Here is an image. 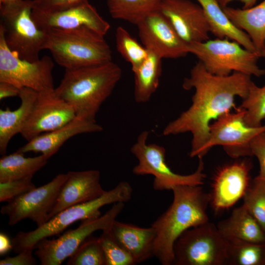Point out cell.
<instances>
[{
	"mask_svg": "<svg viewBox=\"0 0 265 265\" xmlns=\"http://www.w3.org/2000/svg\"><path fill=\"white\" fill-rule=\"evenodd\" d=\"M252 82L250 76L238 72L225 76L212 74L199 61L182 85L185 90L194 89L192 104L166 125L163 135L190 132L192 138L189 156L198 157L209 139L212 121L231 111L235 106V97L245 99Z\"/></svg>",
	"mask_w": 265,
	"mask_h": 265,
	"instance_id": "cell-1",
	"label": "cell"
},
{
	"mask_svg": "<svg viewBox=\"0 0 265 265\" xmlns=\"http://www.w3.org/2000/svg\"><path fill=\"white\" fill-rule=\"evenodd\" d=\"M172 190V204L151 226L156 233L153 255L162 265H173L174 244L184 232L209 221L210 195L201 186H179Z\"/></svg>",
	"mask_w": 265,
	"mask_h": 265,
	"instance_id": "cell-2",
	"label": "cell"
},
{
	"mask_svg": "<svg viewBox=\"0 0 265 265\" xmlns=\"http://www.w3.org/2000/svg\"><path fill=\"white\" fill-rule=\"evenodd\" d=\"M65 70L60 83L54 89L55 94L68 103L77 115L96 120L101 106L122 77L121 68L112 60Z\"/></svg>",
	"mask_w": 265,
	"mask_h": 265,
	"instance_id": "cell-3",
	"label": "cell"
},
{
	"mask_svg": "<svg viewBox=\"0 0 265 265\" xmlns=\"http://www.w3.org/2000/svg\"><path fill=\"white\" fill-rule=\"evenodd\" d=\"M44 49L65 69L112 61V52L104 35L87 27L45 30Z\"/></svg>",
	"mask_w": 265,
	"mask_h": 265,
	"instance_id": "cell-4",
	"label": "cell"
},
{
	"mask_svg": "<svg viewBox=\"0 0 265 265\" xmlns=\"http://www.w3.org/2000/svg\"><path fill=\"white\" fill-rule=\"evenodd\" d=\"M132 188L127 182H120L115 187L106 191L93 200L69 207L33 231L20 232L12 239L13 249L16 253L34 249L41 239L59 234L68 226L79 220L95 219L101 216L100 209L106 205L126 202L132 196Z\"/></svg>",
	"mask_w": 265,
	"mask_h": 265,
	"instance_id": "cell-5",
	"label": "cell"
},
{
	"mask_svg": "<svg viewBox=\"0 0 265 265\" xmlns=\"http://www.w3.org/2000/svg\"><path fill=\"white\" fill-rule=\"evenodd\" d=\"M33 0L0 4V32L9 50L20 58L34 62L44 50L47 34L32 17Z\"/></svg>",
	"mask_w": 265,
	"mask_h": 265,
	"instance_id": "cell-6",
	"label": "cell"
},
{
	"mask_svg": "<svg viewBox=\"0 0 265 265\" xmlns=\"http://www.w3.org/2000/svg\"><path fill=\"white\" fill-rule=\"evenodd\" d=\"M187 50L215 75L225 76L234 72L257 77L265 75V69L258 65L259 53L248 50L227 38L191 43L187 45Z\"/></svg>",
	"mask_w": 265,
	"mask_h": 265,
	"instance_id": "cell-7",
	"label": "cell"
},
{
	"mask_svg": "<svg viewBox=\"0 0 265 265\" xmlns=\"http://www.w3.org/2000/svg\"><path fill=\"white\" fill-rule=\"evenodd\" d=\"M149 132H142L131 148L138 160L132 173L138 176L151 175L154 177L153 188L156 190H172L179 186H201L206 175L203 172L202 158H198V167L193 173L181 175L173 171L165 160V149L159 145L148 143Z\"/></svg>",
	"mask_w": 265,
	"mask_h": 265,
	"instance_id": "cell-8",
	"label": "cell"
},
{
	"mask_svg": "<svg viewBox=\"0 0 265 265\" xmlns=\"http://www.w3.org/2000/svg\"><path fill=\"white\" fill-rule=\"evenodd\" d=\"M228 240L208 221L184 232L174 246L175 265H227Z\"/></svg>",
	"mask_w": 265,
	"mask_h": 265,
	"instance_id": "cell-9",
	"label": "cell"
},
{
	"mask_svg": "<svg viewBox=\"0 0 265 265\" xmlns=\"http://www.w3.org/2000/svg\"><path fill=\"white\" fill-rule=\"evenodd\" d=\"M124 207V202L114 203L104 215L82 221L77 228L69 230L55 239L44 238L35 245V254L41 265H60L69 258L80 245L98 230L110 229L113 222Z\"/></svg>",
	"mask_w": 265,
	"mask_h": 265,
	"instance_id": "cell-10",
	"label": "cell"
},
{
	"mask_svg": "<svg viewBox=\"0 0 265 265\" xmlns=\"http://www.w3.org/2000/svg\"><path fill=\"white\" fill-rule=\"evenodd\" d=\"M244 114V110L238 107L234 112L225 113L211 124L209 139L198 158H203L211 148L217 145L222 146L233 158L252 156L251 142L257 135L265 132V125L248 126Z\"/></svg>",
	"mask_w": 265,
	"mask_h": 265,
	"instance_id": "cell-11",
	"label": "cell"
},
{
	"mask_svg": "<svg viewBox=\"0 0 265 265\" xmlns=\"http://www.w3.org/2000/svg\"><path fill=\"white\" fill-rule=\"evenodd\" d=\"M53 67V62L48 56L34 62L20 58L9 50L0 32V82L37 92L53 90L55 89L52 75Z\"/></svg>",
	"mask_w": 265,
	"mask_h": 265,
	"instance_id": "cell-12",
	"label": "cell"
},
{
	"mask_svg": "<svg viewBox=\"0 0 265 265\" xmlns=\"http://www.w3.org/2000/svg\"><path fill=\"white\" fill-rule=\"evenodd\" d=\"M66 177V173H60L48 183L30 190L2 206L0 212L8 216V225H15L25 219L31 220L37 227L47 222Z\"/></svg>",
	"mask_w": 265,
	"mask_h": 265,
	"instance_id": "cell-13",
	"label": "cell"
},
{
	"mask_svg": "<svg viewBox=\"0 0 265 265\" xmlns=\"http://www.w3.org/2000/svg\"><path fill=\"white\" fill-rule=\"evenodd\" d=\"M76 115L74 108L58 97L54 89L38 92L30 114L20 133L29 141L42 133L61 127Z\"/></svg>",
	"mask_w": 265,
	"mask_h": 265,
	"instance_id": "cell-14",
	"label": "cell"
},
{
	"mask_svg": "<svg viewBox=\"0 0 265 265\" xmlns=\"http://www.w3.org/2000/svg\"><path fill=\"white\" fill-rule=\"evenodd\" d=\"M136 26L143 45L162 59H176L188 53L187 45L159 11L148 15Z\"/></svg>",
	"mask_w": 265,
	"mask_h": 265,
	"instance_id": "cell-15",
	"label": "cell"
},
{
	"mask_svg": "<svg viewBox=\"0 0 265 265\" xmlns=\"http://www.w3.org/2000/svg\"><path fill=\"white\" fill-rule=\"evenodd\" d=\"M159 11L187 45L209 39V26L199 4L189 0H162Z\"/></svg>",
	"mask_w": 265,
	"mask_h": 265,
	"instance_id": "cell-16",
	"label": "cell"
},
{
	"mask_svg": "<svg viewBox=\"0 0 265 265\" xmlns=\"http://www.w3.org/2000/svg\"><path fill=\"white\" fill-rule=\"evenodd\" d=\"M32 17L38 27L44 31L84 26L105 36L110 27L88 0L71 8L53 12H45L33 8Z\"/></svg>",
	"mask_w": 265,
	"mask_h": 265,
	"instance_id": "cell-17",
	"label": "cell"
},
{
	"mask_svg": "<svg viewBox=\"0 0 265 265\" xmlns=\"http://www.w3.org/2000/svg\"><path fill=\"white\" fill-rule=\"evenodd\" d=\"M248 164L235 162L221 168L214 179L210 195V204L217 212L233 206L243 198L250 186Z\"/></svg>",
	"mask_w": 265,
	"mask_h": 265,
	"instance_id": "cell-18",
	"label": "cell"
},
{
	"mask_svg": "<svg viewBox=\"0 0 265 265\" xmlns=\"http://www.w3.org/2000/svg\"><path fill=\"white\" fill-rule=\"evenodd\" d=\"M66 174L49 220L62 211L96 199L106 191L100 184V172L97 170L69 171Z\"/></svg>",
	"mask_w": 265,
	"mask_h": 265,
	"instance_id": "cell-19",
	"label": "cell"
},
{
	"mask_svg": "<svg viewBox=\"0 0 265 265\" xmlns=\"http://www.w3.org/2000/svg\"><path fill=\"white\" fill-rule=\"evenodd\" d=\"M103 127L96 120L77 115L71 121L53 131L33 138L17 151L22 153H41L49 158L55 154L69 139L81 133L101 132Z\"/></svg>",
	"mask_w": 265,
	"mask_h": 265,
	"instance_id": "cell-20",
	"label": "cell"
},
{
	"mask_svg": "<svg viewBox=\"0 0 265 265\" xmlns=\"http://www.w3.org/2000/svg\"><path fill=\"white\" fill-rule=\"evenodd\" d=\"M109 231L118 243L131 255L136 264L154 256L156 233L152 226L140 227L115 220Z\"/></svg>",
	"mask_w": 265,
	"mask_h": 265,
	"instance_id": "cell-21",
	"label": "cell"
},
{
	"mask_svg": "<svg viewBox=\"0 0 265 265\" xmlns=\"http://www.w3.org/2000/svg\"><path fill=\"white\" fill-rule=\"evenodd\" d=\"M38 92L28 88L21 89L19 107L14 110L0 109V153L5 155L8 143L17 133H21L30 114Z\"/></svg>",
	"mask_w": 265,
	"mask_h": 265,
	"instance_id": "cell-22",
	"label": "cell"
},
{
	"mask_svg": "<svg viewBox=\"0 0 265 265\" xmlns=\"http://www.w3.org/2000/svg\"><path fill=\"white\" fill-rule=\"evenodd\" d=\"M216 226L227 240L265 243V231L243 205L235 209L227 218Z\"/></svg>",
	"mask_w": 265,
	"mask_h": 265,
	"instance_id": "cell-23",
	"label": "cell"
},
{
	"mask_svg": "<svg viewBox=\"0 0 265 265\" xmlns=\"http://www.w3.org/2000/svg\"><path fill=\"white\" fill-rule=\"evenodd\" d=\"M196 0L202 7L210 32L214 36L217 38H227L236 41L248 50L258 52L247 34L230 20L217 0Z\"/></svg>",
	"mask_w": 265,
	"mask_h": 265,
	"instance_id": "cell-24",
	"label": "cell"
},
{
	"mask_svg": "<svg viewBox=\"0 0 265 265\" xmlns=\"http://www.w3.org/2000/svg\"><path fill=\"white\" fill-rule=\"evenodd\" d=\"M230 20L250 37L260 53L265 46V0L248 8H222Z\"/></svg>",
	"mask_w": 265,
	"mask_h": 265,
	"instance_id": "cell-25",
	"label": "cell"
},
{
	"mask_svg": "<svg viewBox=\"0 0 265 265\" xmlns=\"http://www.w3.org/2000/svg\"><path fill=\"white\" fill-rule=\"evenodd\" d=\"M146 59L134 74V98L136 103L149 102L159 85L162 72V58L149 52Z\"/></svg>",
	"mask_w": 265,
	"mask_h": 265,
	"instance_id": "cell-26",
	"label": "cell"
},
{
	"mask_svg": "<svg viewBox=\"0 0 265 265\" xmlns=\"http://www.w3.org/2000/svg\"><path fill=\"white\" fill-rule=\"evenodd\" d=\"M17 151L0 159V183L33 177L44 166L50 158L43 154L34 157H25Z\"/></svg>",
	"mask_w": 265,
	"mask_h": 265,
	"instance_id": "cell-27",
	"label": "cell"
},
{
	"mask_svg": "<svg viewBox=\"0 0 265 265\" xmlns=\"http://www.w3.org/2000/svg\"><path fill=\"white\" fill-rule=\"evenodd\" d=\"M162 0H106L108 10L115 19L137 25L150 14L159 11Z\"/></svg>",
	"mask_w": 265,
	"mask_h": 265,
	"instance_id": "cell-28",
	"label": "cell"
},
{
	"mask_svg": "<svg viewBox=\"0 0 265 265\" xmlns=\"http://www.w3.org/2000/svg\"><path fill=\"white\" fill-rule=\"evenodd\" d=\"M227 240V265H265V243L238 239Z\"/></svg>",
	"mask_w": 265,
	"mask_h": 265,
	"instance_id": "cell-29",
	"label": "cell"
},
{
	"mask_svg": "<svg viewBox=\"0 0 265 265\" xmlns=\"http://www.w3.org/2000/svg\"><path fill=\"white\" fill-rule=\"evenodd\" d=\"M115 36L117 51L130 63L132 71H134L146 59L148 50L121 26L116 29Z\"/></svg>",
	"mask_w": 265,
	"mask_h": 265,
	"instance_id": "cell-30",
	"label": "cell"
},
{
	"mask_svg": "<svg viewBox=\"0 0 265 265\" xmlns=\"http://www.w3.org/2000/svg\"><path fill=\"white\" fill-rule=\"evenodd\" d=\"M245 111L244 119L250 127L261 126L265 119V85L257 86L253 82L250 85L246 97L239 106Z\"/></svg>",
	"mask_w": 265,
	"mask_h": 265,
	"instance_id": "cell-31",
	"label": "cell"
},
{
	"mask_svg": "<svg viewBox=\"0 0 265 265\" xmlns=\"http://www.w3.org/2000/svg\"><path fill=\"white\" fill-rule=\"evenodd\" d=\"M243 199L242 205L265 232V182L256 177Z\"/></svg>",
	"mask_w": 265,
	"mask_h": 265,
	"instance_id": "cell-32",
	"label": "cell"
},
{
	"mask_svg": "<svg viewBox=\"0 0 265 265\" xmlns=\"http://www.w3.org/2000/svg\"><path fill=\"white\" fill-rule=\"evenodd\" d=\"M68 265H106L99 238H87L69 257Z\"/></svg>",
	"mask_w": 265,
	"mask_h": 265,
	"instance_id": "cell-33",
	"label": "cell"
},
{
	"mask_svg": "<svg viewBox=\"0 0 265 265\" xmlns=\"http://www.w3.org/2000/svg\"><path fill=\"white\" fill-rule=\"evenodd\" d=\"M99 238L106 265H136L131 255L118 243L109 230L102 231Z\"/></svg>",
	"mask_w": 265,
	"mask_h": 265,
	"instance_id": "cell-34",
	"label": "cell"
},
{
	"mask_svg": "<svg viewBox=\"0 0 265 265\" xmlns=\"http://www.w3.org/2000/svg\"><path fill=\"white\" fill-rule=\"evenodd\" d=\"M32 177L0 183V202H8L35 188Z\"/></svg>",
	"mask_w": 265,
	"mask_h": 265,
	"instance_id": "cell-35",
	"label": "cell"
},
{
	"mask_svg": "<svg viewBox=\"0 0 265 265\" xmlns=\"http://www.w3.org/2000/svg\"><path fill=\"white\" fill-rule=\"evenodd\" d=\"M88 0H33V8L45 12L66 10L79 5Z\"/></svg>",
	"mask_w": 265,
	"mask_h": 265,
	"instance_id": "cell-36",
	"label": "cell"
},
{
	"mask_svg": "<svg viewBox=\"0 0 265 265\" xmlns=\"http://www.w3.org/2000/svg\"><path fill=\"white\" fill-rule=\"evenodd\" d=\"M250 148L252 156H256L260 165L256 177L265 182V132L258 134L252 140Z\"/></svg>",
	"mask_w": 265,
	"mask_h": 265,
	"instance_id": "cell-37",
	"label": "cell"
},
{
	"mask_svg": "<svg viewBox=\"0 0 265 265\" xmlns=\"http://www.w3.org/2000/svg\"><path fill=\"white\" fill-rule=\"evenodd\" d=\"M33 249H25L11 257H7L0 261V265H34L36 261L32 256Z\"/></svg>",
	"mask_w": 265,
	"mask_h": 265,
	"instance_id": "cell-38",
	"label": "cell"
},
{
	"mask_svg": "<svg viewBox=\"0 0 265 265\" xmlns=\"http://www.w3.org/2000/svg\"><path fill=\"white\" fill-rule=\"evenodd\" d=\"M21 89L13 84L4 81L0 82V100L19 96Z\"/></svg>",
	"mask_w": 265,
	"mask_h": 265,
	"instance_id": "cell-39",
	"label": "cell"
},
{
	"mask_svg": "<svg viewBox=\"0 0 265 265\" xmlns=\"http://www.w3.org/2000/svg\"><path fill=\"white\" fill-rule=\"evenodd\" d=\"M13 248L12 240L3 233L0 234V255L6 254Z\"/></svg>",
	"mask_w": 265,
	"mask_h": 265,
	"instance_id": "cell-40",
	"label": "cell"
},
{
	"mask_svg": "<svg viewBox=\"0 0 265 265\" xmlns=\"http://www.w3.org/2000/svg\"><path fill=\"white\" fill-rule=\"evenodd\" d=\"M234 0H238L243 4V8H248L252 7L258 0H217L221 8L228 6V5Z\"/></svg>",
	"mask_w": 265,
	"mask_h": 265,
	"instance_id": "cell-41",
	"label": "cell"
},
{
	"mask_svg": "<svg viewBox=\"0 0 265 265\" xmlns=\"http://www.w3.org/2000/svg\"><path fill=\"white\" fill-rule=\"evenodd\" d=\"M17 0H0V4H5Z\"/></svg>",
	"mask_w": 265,
	"mask_h": 265,
	"instance_id": "cell-42",
	"label": "cell"
},
{
	"mask_svg": "<svg viewBox=\"0 0 265 265\" xmlns=\"http://www.w3.org/2000/svg\"><path fill=\"white\" fill-rule=\"evenodd\" d=\"M260 54L261 57H265V46L262 51L260 52Z\"/></svg>",
	"mask_w": 265,
	"mask_h": 265,
	"instance_id": "cell-43",
	"label": "cell"
}]
</instances>
